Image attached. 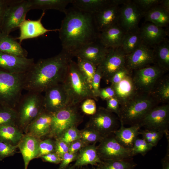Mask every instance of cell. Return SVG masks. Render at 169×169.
Instances as JSON below:
<instances>
[{
    "instance_id": "6da1fadb",
    "label": "cell",
    "mask_w": 169,
    "mask_h": 169,
    "mask_svg": "<svg viewBox=\"0 0 169 169\" xmlns=\"http://www.w3.org/2000/svg\"><path fill=\"white\" fill-rule=\"evenodd\" d=\"M59 28L63 50L74 57L81 47L98 39L100 33L93 14L73 8L67 9Z\"/></svg>"
},
{
    "instance_id": "7a4b0ae2",
    "label": "cell",
    "mask_w": 169,
    "mask_h": 169,
    "mask_svg": "<svg viewBox=\"0 0 169 169\" xmlns=\"http://www.w3.org/2000/svg\"><path fill=\"white\" fill-rule=\"evenodd\" d=\"M73 57L62 50L54 56L40 59L34 63L25 74L23 90L41 93L54 85L62 83Z\"/></svg>"
},
{
    "instance_id": "3957f363",
    "label": "cell",
    "mask_w": 169,
    "mask_h": 169,
    "mask_svg": "<svg viewBox=\"0 0 169 169\" xmlns=\"http://www.w3.org/2000/svg\"><path fill=\"white\" fill-rule=\"evenodd\" d=\"M159 103L150 93L138 92L120 106L118 118L124 125L139 124L147 113Z\"/></svg>"
},
{
    "instance_id": "277c9868",
    "label": "cell",
    "mask_w": 169,
    "mask_h": 169,
    "mask_svg": "<svg viewBox=\"0 0 169 169\" xmlns=\"http://www.w3.org/2000/svg\"><path fill=\"white\" fill-rule=\"evenodd\" d=\"M62 84L68 93L71 104L78 105L87 99H94L89 85L77 63L72 59L69 63Z\"/></svg>"
},
{
    "instance_id": "5b68a950",
    "label": "cell",
    "mask_w": 169,
    "mask_h": 169,
    "mask_svg": "<svg viewBox=\"0 0 169 169\" xmlns=\"http://www.w3.org/2000/svg\"><path fill=\"white\" fill-rule=\"evenodd\" d=\"M25 74H13L0 69V105L16 109L22 95Z\"/></svg>"
},
{
    "instance_id": "8992f818",
    "label": "cell",
    "mask_w": 169,
    "mask_h": 169,
    "mask_svg": "<svg viewBox=\"0 0 169 169\" xmlns=\"http://www.w3.org/2000/svg\"><path fill=\"white\" fill-rule=\"evenodd\" d=\"M78 105L70 104L52 114L49 136L56 139L60 138L68 129L77 126L82 122L83 117L78 110Z\"/></svg>"
},
{
    "instance_id": "52a82bcc",
    "label": "cell",
    "mask_w": 169,
    "mask_h": 169,
    "mask_svg": "<svg viewBox=\"0 0 169 169\" xmlns=\"http://www.w3.org/2000/svg\"><path fill=\"white\" fill-rule=\"evenodd\" d=\"M41 93L28 92L22 95L17 106L18 107L17 122L22 126H28L43 109Z\"/></svg>"
},
{
    "instance_id": "ba28073f",
    "label": "cell",
    "mask_w": 169,
    "mask_h": 169,
    "mask_svg": "<svg viewBox=\"0 0 169 169\" xmlns=\"http://www.w3.org/2000/svg\"><path fill=\"white\" fill-rule=\"evenodd\" d=\"M30 10L29 0H11L5 13L1 32L9 34L19 28Z\"/></svg>"
},
{
    "instance_id": "9c48e42d",
    "label": "cell",
    "mask_w": 169,
    "mask_h": 169,
    "mask_svg": "<svg viewBox=\"0 0 169 169\" xmlns=\"http://www.w3.org/2000/svg\"><path fill=\"white\" fill-rule=\"evenodd\" d=\"M120 125L118 117L105 108L100 107L91 116L85 126L96 131L105 138L114 134Z\"/></svg>"
},
{
    "instance_id": "30bf717a",
    "label": "cell",
    "mask_w": 169,
    "mask_h": 169,
    "mask_svg": "<svg viewBox=\"0 0 169 169\" xmlns=\"http://www.w3.org/2000/svg\"><path fill=\"white\" fill-rule=\"evenodd\" d=\"M165 73L154 64L133 70L132 76L139 92L150 93Z\"/></svg>"
},
{
    "instance_id": "8fae6325",
    "label": "cell",
    "mask_w": 169,
    "mask_h": 169,
    "mask_svg": "<svg viewBox=\"0 0 169 169\" xmlns=\"http://www.w3.org/2000/svg\"><path fill=\"white\" fill-rule=\"evenodd\" d=\"M96 147L98 154L102 161L127 159L133 157L131 149L121 145L114 134L105 137Z\"/></svg>"
},
{
    "instance_id": "7c38bea8",
    "label": "cell",
    "mask_w": 169,
    "mask_h": 169,
    "mask_svg": "<svg viewBox=\"0 0 169 169\" xmlns=\"http://www.w3.org/2000/svg\"><path fill=\"white\" fill-rule=\"evenodd\" d=\"M139 124L148 130L163 131L169 137V105L156 106L146 115Z\"/></svg>"
},
{
    "instance_id": "4fadbf2b",
    "label": "cell",
    "mask_w": 169,
    "mask_h": 169,
    "mask_svg": "<svg viewBox=\"0 0 169 169\" xmlns=\"http://www.w3.org/2000/svg\"><path fill=\"white\" fill-rule=\"evenodd\" d=\"M43 96V109L53 114L70 104L68 93L62 83L54 85L46 90Z\"/></svg>"
},
{
    "instance_id": "5bb4252c",
    "label": "cell",
    "mask_w": 169,
    "mask_h": 169,
    "mask_svg": "<svg viewBox=\"0 0 169 169\" xmlns=\"http://www.w3.org/2000/svg\"><path fill=\"white\" fill-rule=\"evenodd\" d=\"M143 15L131 0H125L120 5L118 24L125 33L139 29V23Z\"/></svg>"
},
{
    "instance_id": "9a60e30c",
    "label": "cell",
    "mask_w": 169,
    "mask_h": 169,
    "mask_svg": "<svg viewBox=\"0 0 169 169\" xmlns=\"http://www.w3.org/2000/svg\"><path fill=\"white\" fill-rule=\"evenodd\" d=\"M125 56L120 47L110 49L103 61L98 65L101 71L102 78L108 82L116 72L125 67Z\"/></svg>"
},
{
    "instance_id": "2e32d148",
    "label": "cell",
    "mask_w": 169,
    "mask_h": 169,
    "mask_svg": "<svg viewBox=\"0 0 169 169\" xmlns=\"http://www.w3.org/2000/svg\"><path fill=\"white\" fill-rule=\"evenodd\" d=\"M124 1L115 0L113 3L93 15L95 24L99 33L118 24L120 6Z\"/></svg>"
},
{
    "instance_id": "e0dca14e",
    "label": "cell",
    "mask_w": 169,
    "mask_h": 169,
    "mask_svg": "<svg viewBox=\"0 0 169 169\" xmlns=\"http://www.w3.org/2000/svg\"><path fill=\"white\" fill-rule=\"evenodd\" d=\"M34 63L33 58L20 57L0 52V69L6 72L25 74Z\"/></svg>"
},
{
    "instance_id": "ac0fdd59",
    "label": "cell",
    "mask_w": 169,
    "mask_h": 169,
    "mask_svg": "<svg viewBox=\"0 0 169 169\" xmlns=\"http://www.w3.org/2000/svg\"><path fill=\"white\" fill-rule=\"evenodd\" d=\"M154 62L153 48L143 43L125 56V66L132 71L150 66Z\"/></svg>"
},
{
    "instance_id": "d6986e66",
    "label": "cell",
    "mask_w": 169,
    "mask_h": 169,
    "mask_svg": "<svg viewBox=\"0 0 169 169\" xmlns=\"http://www.w3.org/2000/svg\"><path fill=\"white\" fill-rule=\"evenodd\" d=\"M45 14L43 11L40 18L37 20H25L20 25L19 36L16 38L20 43L25 39L37 38L50 32L58 31L59 29H48L43 25L41 21Z\"/></svg>"
},
{
    "instance_id": "ffe728a7",
    "label": "cell",
    "mask_w": 169,
    "mask_h": 169,
    "mask_svg": "<svg viewBox=\"0 0 169 169\" xmlns=\"http://www.w3.org/2000/svg\"><path fill=\"white\" fill-rule=\"evenodd\" d=\"M109 49L103 46L97 39L81 47L74 53V57L87 60L98 66L103 61Z\"/></svg>"
},
{
    "instance_id": "44dd1931",
    "label": "cell",
    "mask_w": 169,
    "mask_h": 169,
    "mask_svg": "<svg viewBox=\"0 0 169 169\" xmlns=\"http://www.w3.org/2000/svg\"><path fill=\"white\" fill-rule=\"evenodd\" d=\"M143 44L152 48L165 39L167 33L163 28L148 23L139 28Z\"/></svg>"
},
{
    "instance_id": "7402d4cb",
    "label": "cell",
    "mask_w": 169,
    "mask_h": 169,
    "mask_svg": "<svg viewBox=\"0 0 169 169\" xmlns=\"http://www.w3.org/2000/svg\"><path fill=\"white\" fill-rule=\"evenodd\" d=\"M52 119V114L43 109L28 126L29 134L38 138L49 134L51 129Z\"/></svg>"
},
{
    "instance_id": "603a6c76",
    "label": "cell",
    "mask_w": 169,
    "mask_h": 169,
    "mask_svg": "<svg viewBox=\"0 0 169 169\" xmlns=\"http://www.w3.org/2000/svg\"><path fill=\"white\" fill-rule=\"evenodd\" d=\"M95 144L88 145L79 150L74 163L68 168L74 169L88 165L97 166L101 163L102 161L98 154Z\"/></svg>"
},
{
    "instance_id": "cb8c5ba5",
    "label": "cell",
    "mask_w": 169,
    "mask_h": 169,
    "mask_svg": "<svg viewBox=\"0 0 169 169\" xmlns=\"http://www.w3.org/2000/svg\"><path fill=\"white\" fill-rule=\"evenodd\" d=\"M125 33L118 24L114 25L99 33L98 40L108 49L120 46Z\"/></svg>"
},
{
    "instance_id": "d4e9b609",
    "label": "cell",
    "mask_w": 169,
    "mask_h": 169,
    "mask_svg": "<svg viewBox=\"0 0 169 169\" xmlns=\"http://www.w3.org/2000/svg\"><path fill=\"white\" fill-rule=\"evenodd\" d=\"M39 142L37 138L29 134L23 136L18 142V147L23 157L24 169H27L31 160L38 157Z\"/></svg>"
},
{
    "instance_id": "484cf974",
    "label": "cell",
    "mask_w": 169,
    "mask_h": 169,
    "mask_svg": "<svg viewBox=\"0 0 169 169\" xmlns=\"http://www.w3.org/2000/svg\"><path fill=\"white\" fill-rule=\"evenodd\" d=\"M132 74L126 76L118 84L112 86L114 89L115 97L120 106L132 98L138 92L132 78Z\"/></svg>"
},
{
    "instance_id": "4316f807",
    "label": "cell",
    "mask_w": 169,
    "mask_h": 169,
    "mask_svg": "<svg viewBox=\"0 0 169 169\" xmlns=\"http://www.w3.org/2000/svg\"><path fill=\"white\" fill-rule=\"evenodd\" d=\"M120 122V128L114 133L115 137L117 142L124 147L131 149L134 141L140 135L141 126L139 124L125 127Z\"/></svg>"
},
{
    "instance_id": "83f0119b",
    "label": "cell",
    "mask_w": 169,
    "mask_h": 169,
    "mask_svg": "<svg viewBox=\"0 0 169 169\" xmlns=\"http://www.w3.org/2000/svg\"><path fill=\"white\" fill-rule=\"evenodd\" d=\"M9 34L0 32V52L22 57H27V51Z\"/></svg>"
},
{
    "instance_id": "f1b7e54d",
    "label": "cell",
    "mask_w": 169,
    "mask_h": 169,
    "mask_svg": "<svg viewBox=\"0 0 169 169\" xmlns=\"http://www.w3.org/2000/svg\"><path fill=\"white\" fill-rule=\"evenodd\" d=\"M154 51V64L165 72L169 70V43L168 40L152 47Z\"/></svg>"
},
{
    "instance_id": "f546056e",
    "label": "cell",
    "mask_w": 169,
    "mask_h": 169,
    "mask_svg": "<svg viewBox=\"0 0 169 169\" xmlns=\"http://www.w3.org/2000/svg\"><path fill=\"white\" fill-rule=\"evenodd\" d=\"M115 0H72L74 7L92 14L97 13L111 4Z\"/></svg>"
},
{
    "instance_id": "4dcf8cb0",
    "label": "cell",
    "mask_w": 169,
    "mask_h": 169,
    "mask_svg": "<svg viewBox=\"0 0 169 169\" xmlns=\"http://www.w3.org/2000/svg\"><path fill=\"white\" fill-rule=\"evenodd\" d=\"M31 10H56L65 13L66 7L72 0H29Z\"/></svg>"
},
{
    "instance_id": "1f68e13d",
    "label": "cell",
    "mask_w": 169,
    "mask_h": 169,
    "mask_svg": "<svg viewBox=\"0 0 169 169\" xmlns=\"http://www.w3.org/2000/svg\"><path fill=\"white\" fill-rule=\"evenodd\" d=\"M143 16L146 21L160 27H166L169 23V12L160 4L144 13Z\"/></svg>"
},
{
    "instance_id": "d6a6232c",
    "label": "cell",
    "mask_w": 169,
    "mask_h": 169,
    "mask_svg": "<svg viewBox=\"0 0 169 169\" xmlns=\"http://www.w3.org/2000/svg\"><path fill=\"white\" fill-rule=\"evenodd\" d=\"M150 94L159 103L169 101V77L162 76L157 82Z\"/></svg>"
},
{
    "instance_id": "836d02e7",
    "label": "cell",
    "mask_w": 169,
    "mask_h": 169,
    "mask_svg": "<svg viewBox=\"0 0 169 169\" xmlns=\"http://www.w3.org/2000/svg\"><path fill=\"white\" fill-rule=\"evenodd\" d=\"M143 43L139 29L125 33L120 47L126 55L134 51Z\"/></svg>"
},
{
    "instance_id": "e575fe53",
    "label": "cell",
    "mask_w": 169,
    "mask_h": 169,
    "mask_svg": "<svg viewBox=\"0 0 169 169\" xmlns=\"http://www.w3.org/2000/svg\"><path fill=\"white\" fill-rule=\"evenodd\" d=\"M23 136L15 126L0 125V141L14 145L19 142Z\"/></svg>"
},
{
    "instance_id": "d590c367",
    "label": "cell",
    "mask_w": 169,
    "mask_h": 169,
    "mask_svg": "<svg viewBox=\"0 0 169 169\" xmlns=\"http://www.w3.org/2000/svg\"><path fill=\"white\" fill-rule=\"evenodd\" d=\"M137 164L132 158L129 159L102 161L97 166L98 169H134Z\"/></svg>"
},
{
    "instance_id": "8d00e7d4",
    "label": "cell",
    "mask_w": 169,
    "mask_h": 169,
    "mask_svg": "<svg viewBox=\"0 0 169 169\" xmlns=\"http://www.w3.org/2000/svg\"><path fill=\"white\" fill-rule=\"evenodd\" d=\"M77 64L79 68L90 88L92 81L97 66L85 59L79 57H77Z\"/></svg>"
},
{
    "instance_id": "74e56055",
    "label": "cell",
    "mask_w": 169,
    "mask_h": 169,
    "mask_svg": "<svg viewBox=\"0 0 169 169\" xmlns=\"http://www.w3.org/2000/svg\"><path fill=\"white\" fill-rule=\"evenodd\" d=\"M17 120L18 113L16 109L0 105V125L15 126Z\"/></svg>"
},
{
    "instance_id": "f35d334b",
    "label": "cell",
    "mask_w": 169,
    "mask_h": 169,
    "mask_svg": "<svg viewBox=\"0 0 169 169\" xmlns=\"http://www.w3.org/2000/svg\"><path fill=\"white\" fill-rule=\"evenodd\" d=\"M80 131L81 138L89 144L100 142L104 138L96 131L86 126Z\"/></svg>"
},
{
    "instance_id": "ab89813d",
    "label": "cell",
    "mask_w": 169,
    "mask_h": 169,
    "mask_svg": "<svg viewBox=\"0 0 169 169\" xmlns=\"http://www.w3.org/2000/svg\"><path fill=\"white\" fill-rule=\"evenodd\" d=\"M164 134L165 132L161 131L148 129L140 131V135H141L142 138L153 147L157 146Z\"/></svg>"
},
{
    "instance_id": "60d3db41",
    "label": "cell",
    "mask_w": 169,
    "mask_h": 169,
    "mask_svg": "<svg viewBox=\"0 0 169 169\" xmlns=\"http://www.w3.org/2000/svg\"><path fill=\"white\" fill-rule=\"evenodd\" d=\"M153 147V146L147 143L143 138L137 137L134 141L133 146L131 149V154L133 156L138 154L144 156Z\"/></svg>"
},
{
    "instance_id": "b9f144b4",
    "label": "cell",
    "mask_w": 169,
    "mask_h": 169,
    "mask_svg": "<svg viewBox=\"0 0 169 169\" xmlns=\"http://www.w3.org/2000/svg\"><path fill=\"white\" fill-rule=\"evenodd\" d=\"M55 152V141L49 138L39 141L38 157Z\"/></svg>"
},
{
    "instance_id": "7bdbcfd3",
    "label": "cell",
    "mask_w": 169,
    "mask_h": 169,
    "mask_svg": "<svg viewBox=\"0 0 169 169\" xmlns=\"http://www.w3.org/2000/svg\"><path fill=\"white\" fill-rule=\"evenodd\" d=\"M101 79V71L100 67L98 66L93 78L90 87L94 99L96 100H97L98 98L99 97V93L100 89V82Z\"/></svg>"
},
{
    "instance_id": "ee69618b",
    "label": "cell",
    "mask_w": 169,
    "mask_h": 169,
    "mask_svg": "<svg viewBox=\"0 0 169 169\" xmlns=\"http://www.w3.org/2000/svg\"><path fill=\"white\" fill-rule=\"evenodd\" d=\"M136 4L142 14L149 10L159 5L162 0H133Z\"/></svg>"
},
{
    "instance_id": "f6af8a7d",
    "label": "cell",
    "mask_w": 169,
    "mask_h": 169,
    "mask_svg": "<svg viewBox=\"0 0 169 169\" xmlns=\"http://www.w3.org/2000/svg\"><path fill=\"white\" fill-rule=\"evenodd\" d=\"M80 138H81L80 130L77 128V127L73 126L67 130L59 139L70 143Z\"/></svg>"
},
{
    "instance_id": "bcb514c9",
    "label": "cell",
    "mask_w": 169,
    "mask_h": 169,
    "mask_svg": "<svg viewBox=\"0 0 169 169\" xmlns=\"http://www.w3.org/2000/svg\"><path fill=\"white\" fill-rule=\"evenodd\" d=\"M17 147L18 145H13L0 141V160L13 156Z\"/></svg>"
},
{
    "instance_id": "7dc6e473",
    "label": "cell",
    "mask_w": 169,
    "mask_h": 169,
    "mask_svg": "<svg viewBox=\"0 0 169 169\" xmlns=\"http://www.w3.org/2000/svg\"><path fill=\"white\" fill-rule=\"evenodd\" d=\"M132 71L125 66L116 72L110 79L108 82L111 83V86L115 85L126 76L132 74Z\"/></svg>"
},
{
    "instance_id": "c3c4849f",
    "label": "cell",
    "mask_w": 169,
    "mask_h": 169,
    "mask_svg": "<svg viewBox=\"0 0 169 169\" xmlns=\"http://www.w3.org/2000/svg\"><path fill=\"white\" fill-rule=\"evenodd\" d=\"M81 105V109L84 114L92 115L97 110L96 103L92 98H88L82 101Z\"/></svg>"
},
{
    "instance_id": "681fc988",
    "label": "cell",
    "mask_w": 169,
    "mask_h": 169,
    "mask_svg": "<svg viewBox=\"0 0 169 169\" xmlns=\"http://www.w3.org/2000/svg\"><path fill=\"white\" fill-rule=\"evenodd\" d=\"M78 153V152L72 153L68 152L64 154L62 157L58 169H67L71 162L75 161Z\"/></svg>"
},
{
    "instance_id": "f907efd6",
    "label": "cell",
    "mask_w": 169,
    "mask_h": 169,
    "mask_svg": "<svg viewBox=\"0 0 169 169\" xmlns=\"http://www.w3.org/2000/svg\"><path fill=\"white\" fill-rule=\"evenodd\" d=\"M69 143L58 139L55 140V152L61 158L63 155L69 152Z\"/></svg>"
},
{
    "instance_id": "816d5d0a",
    "label": "cell",
    "mask_w": 169,
    "mask_h": 169,
    "mask_svg": "<svg viewBox=\"0 0 169 169\" xmlns=\"http://www.w3.org/2000/svg\"><path fill=\"white\" fill-rule=\"evenodd\" d=\"M106 101V109L111 113H115L118 117L120 112V105L116 97H114L108 99Z\"/></svg>"
},
{
    "instance_id": "f5cc1de1",
    "label": "cell",
    "mask_w": 169,
    "mask_h": 169,
    "mask_svg": "<svg viewBox=\"0 0 169 169\" xmlns=\"http://www.w3.org/2000/svg\"><path fill=\"white\" fill-rule=\"evenodd\" d=\"M115 97V90L113 87L110 85L104 88H100L99 97L103 100H106L110 98Z\"/></svg>"
},
{
    "instance_id": "db71d44e",
    "label": "cell",
    "mask_w": 169,
    "mask_h": 169,
    "mask_svg": "<svg viewBox=\"0 0 169 169\" xmlns=\"http://www.w3.org/2000/svg\"><path fill=\"white\" fill-rule=\"evenodd\" d=\"M88 145L89 144L81 138L75 140L69 143V152L72 153H77L83 147Z\"/></svg>"
},
{
    "instance_id": "11a10c76",
    "label": "cell",
    "mask_w": 169,
    "mask_h": 169,
    "mask_svg": "<svg viewBox=\"0 0 169 169\" xmlns=\"http://www.w3.org/2000/svg\"><path fill=\"white\" fill-rule=\"evenodd\" d=\"M41 157L45 161L55 164L60 163L62 159V158L55 152L48 154Z\"/></svg>"
},
{
    "instance_id": "9f6ffc18",
    "label": "cell",
    "mask_w": 169,
    "mask_h": 169,
    "mask_svg": "<svg viewBox=\"0 0 169 169\" xmlns=\"http://www.w3.org/2000/svg\"><path fill=\"white\" fill-rule=\"evenodd\" d=\"M11 0H0V32L6 10Z\"/></svg>"
},
{
    "instance_id": "6f0895ef",
    "label": "cell",
    "mask_w": 169,
    "mask_h": 169,
    "mask_svg": "<svg viewBox=\"0 0 169 169\" xmlns=\"http://www.w3.org/2000/svg\"><path fill=\"white\" fill-rule=\"evenodd\" d=\"M169 142H168L167 152L165 156L161 160L162 169H169Z\"/></svg>"
},
{
    "instance_id": "680465c9",
    "label": "cell",
    "mask_w": 169,
    "mask_h": 169,
    "mask_svg": "<svg viewBox=\"0 0 169 169\" xmlns=\"http://www.w3.org/2000/svg\"><path fill=\"white\" fill-rule=\"evenodd\" d=\"M160 5L166 10L169 12V0H162Z\"/></svg>"
},
{
    "instance_id": "91938a15",
    "label": "cell",
    "mask_w": 169,
    "mask_h": 169,
    "mask_svg": "<svg viewBox=\"0 0 169 169\" xmlns=\"http://www.w3.org/2000/svg\"><path fill=\"white\" fill-rule=\"evenodd\" d=\"M67 169H69L67 168ZM74 169H98L97 168H90L89 167L86 166L84 167H80L78 168H76Z\"/></svg>"
}]
</instances>
